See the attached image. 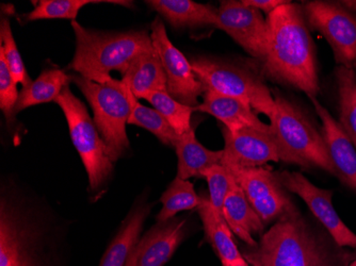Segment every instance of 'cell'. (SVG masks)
Wrapping results in <instances>:
<instances>
[{"mask_svg":"<svg viewBox=\"0 0 356 266\" xmlns=\"http://www.w3.org/2000/svg\"><path fill=\"white\" fill-rule=\"evenodd\" d=\"M299 211L275 222L242 256L252 266H349L356 258Z\"/></svg>","mask_w":356,"mask_h":266,"instance_id":"6da1fadb","label":"cell"},{"mask_svg":"<svg viewBox=\"0 0 356 266\" xmlns=\"http://www.w3.org/2000/svg\"><path fill=\"white\" fill-rule=\"evenodd\" d=\"M267 57L261 64L265 77L317 97L320 91L315 44L301 5L281 6L266 17Z\"/></svg>","mask_w":356,"mask_h":266,"instance_id":"7a4b0ae2","label":"cell"},{"mask_svg":"<svg viewBox=\"0 0 356 266\" xmlns=\"http://www.w3.org/2000/svg\"><path fill=\"white\" fill-rule=\"evenodd\" d=\"M75 33V55L70 69L95 82H105L112 71L125 75L131 62L144 53L155 51L147 30L99 31L72 22Z\"/></svg>","mask_w":356,"mask_h":266,"instance_id":"3957f363","label":"cell"},{"mask_svg":"<svg viewBox=\"0 0 356 266\" xmlns=\"http://www.w3.org/2000/svg\"><path fill=\"white\" fill-rule=\"evenodd\" d=\"M277 112L270 121L280 161L302 169H319L336 176L325 138L299 107L282 95L274 96Z\"/></svg>","mask_w":356,"mask_h":266,"instance_id":"277c9868","label":"cell"},{"mask_svg":"<svg viewBox=\"0 0 356 266\" xmlns=\"http://www.w3.org/2000/svg\"><path fill=\"white\" fill-rule=\"evenodd\" d=\"M189 61L206 90L237 98L248 103L256 113L265 114L270 119L277 112L275 101L265 83L261 69L207 56H195Z\"/></svg>","mask_w":356,"mask_h":266,"instance_id":"5b68a950","label":"cell"},{"mask_svg":"<svg viewBox=\"0 0 356 266\" xmlns=\"http://www.w3.org/2000/svg\"><path fill=\"white\" fill-rule=\"evenodd\" d=\"M93 110V121L107 145L112 161L118 162L129 149L126 125L131 108L122 80L109 77L105 82H95L80 75H71Z\"/></svg>","mask_w":356,"mask_h":266,"instance_id":"8992f818","label":"cell"},{"mask_svg":"<svg viewBox=\"0 0 356 266\" xmlns=\"http://www.w3.org/2000/svg\"><path fill=\"white\" fill-rule=\"evenodd\" d=\"M67 119L70 135L89 178L91 193H99L111 178L115 162L110 159L107 145L99 135L85 103L74 95L70 85L55 101Z\"/></svg>","mask_w":356,"mask_h":266,"instance_id":"52a82bcc","label":"cell"},{"mask_svg":"<svg viewBox=\"0 0 356 266\" xmlns=\"http://www.w3.org/2000/svg\"><path fill=\"white\" fill-rule=\"evenodd\" d=\"M301 6L309 27L331 46L337 66L356 69V13L339 1L313 0Z\"/></svg>","mask_w":356,"mask_h":266,"instance_id":"ba28073f","label":"cell"},{"mask_svg":"<svg viewBox=\"0 0 356 266\" xmlns=\"http://www.w3.org/2000/svg\"><path fill=\"white\" fill-rule=\"evenodd\" d=\"M226 167L235 178L264 225L274 224L284 216L297 211L293 197L282 185L277 174L263 166L249 169L234 166Z\"/></svg>","mask_w":356,"mask_h":266,"instance_id":"9c48e42d","label":"cell"},{"mask_svg":"<svg viewBox=\"0 0 356 266\" xmlns=\"http://www.w3.org/2000/svg\"><path fill=\"white\" fill-rule=\"evenodd\" d=\"M151 29L154 48L167 76L168 93L184 105L199 107V97L207 90L194 73L189 60L170 41L163 19L156 17Z\"/></svg>","mask_w":356,"mask_h":266,"instance_id":"30bf717a","label":"cell"},{"mask_svg":"<svg viewBox=\"0 0 356 266\" xmlns=\"http://www.w3.org/2000/svg\"><path fill=\"white\" fill-rule=\"evenodd\" d=\"M277 178L289 193L303 199L320 225L329 232L341 247L356 251V233L341 219L333 205V191L320 189L298 172H277Z\"/></svg>","mask_w":356,"mask_h":266,"instance_id":"8fae6325","label":"cell"},{"mask_svg":"<svg viewBox=\"0 0 356 266\" xmlns=\"http://www.w3.org/2000/svg\"><path fill=\"white\" fill-rule=\"evenodd\" d=\"M218 10L219 29L227 33L254 59L263 63L268 48L267 21L263 13L235 0H223Z\"/></svg>","mask_w":356,"mask_h":266,"instance_id":"7c38bea8","label":"cell"},{"mask_svg":"<svg viewBox=\"0 0 356 266\" xmlns=\"http://www.w3.org/2000/svg\"><path fill=\"white\" fill-rule=\"evenodd\" d=\"M37 231L5 198L0 208V266H37Z\"/></svg>","mask_w":356,"mask_h":266,"instance_id":"4fadbf2b","label":"cell"},{"mask_svg":"<svg viewBox=\"0 0 356 266\" xmlns=\"http://www.w3.org/2000/svg\"><path fill=\"white\" fill-rule=\"evenodd\" d=\"M221 131L225 143L223 165L249 169L261 167L269 162H280L279 151L271 131L247 127L232 133L223 125Z\"/></svg>","mask_w":356,"mask_h":266,"instance_id":"5bb4252c","label":"cell"},{"mask_svg":"<svg viewBox=\"0 0 356 266\" xmlns=\"http://www.w3.org/2000/svg\"><path fill=\"white\" fill-rule=\"evenodd\" d=\"M187 233L186 217L175 216L167 222H157L134 246L125 266L165 265Z\"/></svg>","mask_w":356,"mask_h":266,"instance_id":"9a60e30c","label":"cell"},{"mask_svg":"<svg viewBox=\"0 0 356 266\" xmlns=\"http://www.w3.org/2000/svg\"><path fill=\"white\" fill-rule=\"evenodd\" d=\"M309 99L321 119L322 135L336 169V177L356 192V148L339 123L334 119L317 98L309 97Z\"/></svg>","mask_w":356,"mask_h":266,"instance_id":"2e32d148","label":"cell"},{"mask_svg":"<svg viewBox=\"0 0 356 266\" xmlns=\"http://www.w3.org/2000/svg\"><path fill=\"white\" fill-rule=\"evenodd\" d=\"M197 111L213 115L232 133L247 127L271 131L270 125L258 119L257 113L248 103L210 90L204 94L203 103L197 107Z\"/></svg>","mask_w":356,"mask_h":266,"instance_id":"e0dca14e","label":"cell"},{"mask_svg":"<svg viewBox=\"0 0 356 266\" xmlns=\"http://www.w3.org/2000/svg\"><path fill=\"white\" fill-rule=\"evenodd\" d=\"M145 3L163 16L174 29H219V10L208 3L203 5L191 0H149Z\"/></svg>","mask_w":356,"mask_h":266,"instance_id":"ac0fdd59","label":"cell"},{"mask_svg":"<svg viewBox=\"0 0 356 266\" xmlns=\"http://www.w3.org/2000/svg\"><path fill=\"white\" fill-rule=\"evenodd\" d=\"M223 217L234 235L250 247H255L258 243L255 237H261L265 232L266 226L237 182L224 201Z\"/></svg>","mask_w":356,"mask_h":266,"instance_id":"d6986e66","label":"cell"},{"mask_svg":"<svg viewBox=\"0 0 356 266\" xmlns=\"http://www.w3.org/2000/svg\"><path fill=\"white\" fill-rule=\"evenodd\" d=\"M177 155V175L176 177L188 180L203 177L213 166L222 164L224 151H210L202 145L195 137L193 128L179 135L175 145Z\"/></svg>","mask_w":356,"mask_h":266,"instance_id":"ffe728a7","label":"cell"},{"mask_svg":"<svg viewBox=\"0 0 356 266\" xmlns=\"http://www.w3.org/2000/svg\"><path fill=\"white\" fill-rule=\"evenodd\" d=\"M122 81L137 99L145 97L151 92L167 91V76L156 49L138 56Z\"/></svg>","mask_w":356,"mask_h":266,"instance_id":"44dd1931","label":"cell"},{"mask_svg":"<svg viewBox=\"0 0 356 266\" xmlns=\"http://www.w3.org/2000/svg\"><path fill=\"white\" fill-rule=\"evenodd\" d=\"M149 212L151 206L145 203L136 206L131 209L115 239L108 246L99 266H125L128 256L139 241L144 223Z\"/></svg>","mask_w":356,"mask_h":266,"instance_id":"7402d4cb","label":"cell"},{"mask_svg":"<svg viewBox=\"0 0 356 266\" xmlns=\"http://www.w3.org/2000/svg\"><path fill=\"white\" fill-rule=\"evenodd\" d=\"M197 210L203 223L206 239L221 260V263H233L242 259L243 256L234 241L231 228L224 217H220L215 213L210 203L209 196H202V203Z\"/></svg>","mask_w":356,"mask_h":266,"instance_id":"603a6c76","label":"cell"},{"mask_svg":"<svg viewBox=\"0 0 356 266\" xmlns=\"http://www.w3.org/2000/svg\"><path fill=\"white\" fill-rule=\"evenodd\" d=\"M71 77L62 69H45L27 88L19 92L15 114L33 106L56 101L64 88L69 85Z\"/></svg>","mask_w":356,"mask_h":266,"instance_id":"cb8c5ba5","label":"cell"},{"mask_svg":"<svg viewBox=\"0 0 356 266\" xmlns=\"http://www.w3.org/2000/svg\"><path fill=\"white\" fill-rule=\"evenodd\" d=\"M339 101V125L356 148V72L343 66L335 69Z\"/></svg>","mask_w":356,"mask_h":266,"instance_id":"d4e9b609","label":"cell"},{"mask_svg":"<svg viewBox=\"0 0 356 266\" xmlns=\"http://www.w3.org/2000/svg\"><path fill=\"white\" fill-rule=\"evenodd\" d=\"M124 88L131 108L128 124L143 128L153 133L161 143L170 147H175L179 135L174 131L173 128L165 121V117L154 108L145 107L140 103L125 83H124Z\"/></svg>","mask_w":356,"mask_h":266,"instance_id":"484cf974","label":"cell"},{"mask_svg":"<svg viewBox=\"0 0 356 266\" xmlns=\"http://www.w3.org/2000/svg\"><path fill=\"white\" fill-rule=\"evenodd\" d=\"M163 209L158 213L157 222H167L173 219L181 211L199 209L202 203V196H199L194 185L189 180L175 179L170 183L165 193L160 197Z\"/></svg>","mask_w":356,"mask_h":266,"instance_id":"4316f807","label":"cell"},{"mask_svg":"<svg viewBox=\"0 0 356 266\" xmlns=\"http://www.w3.org/2000/svg\"><path fill=\"white\" fill-rule=\"evenodd\" d=\"M149 101L154 109L165 117L178 135L191 129V115L197 108L189 107L176 101L167 91L151 92L143 98Z\"/></svg>","mask_w":356,"mask_h":266,"instance_id":"83f0119b","label":"cell"},{"mask_svg":"<svg viewBox=\"0 0 356 266\" xmlns=\"http://www.w3.org/2000/svg\"><path fill=\"white\" fill-rule=\"evenodd\" d=\"M103 1L94 0H41L35 9L26 14L27 22L42 19H71L75 22L78 13L85 6L90 3H101Z\"/></svg>","mask_w":356,"mask_h":266,"instance_id":"f1b7e54d","label":"cell"},{"mask_svg":"<svg viewBox=\"0 0 356 266\" xmlns=\"http://www.w3.org/2000/svg\"><path fill=\"white\" fill-rule=\"evenodd\" d=\"M0 53L5 57L6 63L9 67L10 73L13 77L16 83H21L23 88L29 87L31 85L32 80L28 75L26 69L25 63L22 59L17 46H16L15 40H14L13 33H12L11 25L8 19H1L0 24Z\"/></svg>","mask_w":356,"mask_h":266,"instance_id":"f546056e","label":"cell"},{"mask_svg":"<svg viewBox=\"0 0 356 266\" xmlns=\"http://www.w3.org/2000/svg\"><path fill=\"white\" fill-rule=\"evenodd\" d=\"M204 178L209 189V201L213 211L220 217H223V206L236 180L229 169L223 164L213 166L204 174Z\"/></svg>","mask_w":356,"mask_h":266,"instance_id":"4dcf8cb0","label":"cell"},{"mask_svg":"<svg viewBox=\"0 0 356 266\" xmlns=\"http://www.w3.org/2000/svg\"><path fill=\"white\" fill-rule=\"evenodd\" d=\"M16 85L17 83L10 73L5 57L0 53V109L5 114L8 125L15 122V107L19 96Z\"/></svg>","mask_w":356,"mask_h":266,"instance_id":"1f68e13d","label":"cell"},{"mask_svg":"<svg viewBox=\"0 0 356 266\" xmlns=\"http://www.w3.org/2000/svg\"><path fill=\"white\" fill-rule=\"evenodd\" d=\"M242 3L249 7L255 8L261 12H265L268 16L272 12L275 11L277 8L287 5L291 1H287V0H243Z\"/></svg>","mask_w":356,"mask_h":266,"instance_id":"d6a6232c","label":"cell"},{"mask_svg":"<svg viewBox=\"0 0 356 266\" xmlns=\"http://www.w3.org/2000/svg\"><path fill=\"white\" fill-rule=\"evenodd\" d=\"M343 7L346 9L349 10L350 12L356 13V1H352V0H347V1H339Z\"/></svg>","mask_w":356,"mask_h":266,"instance_id":"836d02e7","label":"cell"},{"mask_svg":"<svg viewBox=\"0 0 356 266\" xmlns=\"http://www.w3.org/2000/svg\"><path fill=\"white\" fill-rule=\"evenodd\" d=\"M222 266H250V264L248 263L245 258H242V259L233 262V263H223Z\"/></svg>","mask_w":356,"mask_h":266,"instance_id":"e575fe53","label":"cell"},{"mask_svg":"<svg viewBox=\"0 0 356 266\" xmlns=\"http://www.w3.org/2000/svg\"><path fill=\"white\" fill-rule=\"evenodd\" d=\"M349 266H356V258L349 264Z\"/></svg>","mask_w":356,"mask_h":266,"instance_id":"d590c367","label":"cell"},{"mask_svg":"<svg viewBox=\"0 0 356 266\" xmlns=\"http://www.w3.org/2000/svg\"><path fill=\"white\" fill-rule=\"evenodd\" d=\"M355 72H356V69H355Z\"/></svg>","mask_w":356,"mask_h":266,"instance_id":"8d00e7d4","label":"cell"}]
</instances>
